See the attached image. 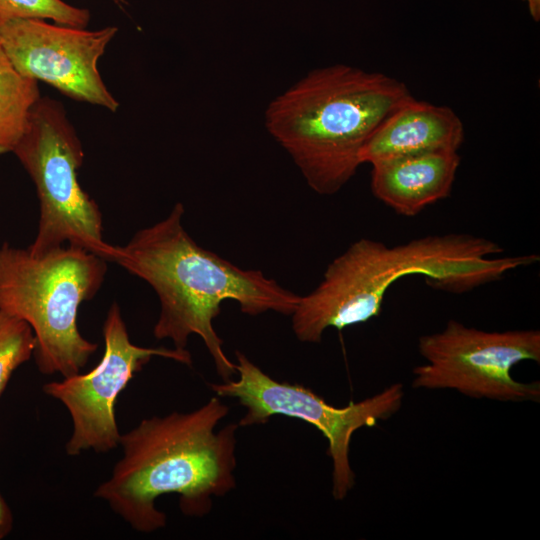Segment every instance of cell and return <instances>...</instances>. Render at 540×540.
<instances>
[{"label":"cell","mask_w":540,"mask_h":540,"mask_svg":"<svg viewBox=\"0 0 540 540\" xmlns=\"http://www.w3.org/2000/svg\"><path fill=\"white\" fill-rule=\"evenodd\" d=\"M229 407L212 397L186 413L143 419L121 434L122 457L111 476L95 490L132 529L151 533L166 526V514L156 508L158 497L174 493L187 516L202 517L236 486V431L230 423L216 431Z\"/></svg>","instance_id":"6da1fadb"},{"label":"cell","mask_w":540,"mask_h":540,"mask_svg":"<svg viewBox=\"0 0 540 540\" xmlns=\"http://www.w3.org/2000/svg\"><path fill=\"white\" fill-rule=\"evenodd\" d=\"M493 240L465 233L429 235L388 246L361 238L326 268L320 284L300 296L292 329L302 342L319 343L328 328L342 330L377 317L388 289L410 275L434 288L463 293L535 264L537 254L498 256Z\"/></svg>","instance_id":"7a4b0ae2"},{"label":"cell","mask_w":540,"mask_h":540,"mask_svg":"<svg viewBox=\"0 0 540 540\" xmlns=\"http://www.w3.org/2000/svg\"><path fill=\"white\" fill-rule=\"evenodd\" d=\"M182 203L161 221L138 230L119 246L115 263L146 281L160 301L153 328L156 339H169L186 349L189 336L198 335L223 381L236 373L224 353L213 320L224 300H234L248 315L274 311L291 315L300 296L267 278L260 270H244L198 245L185 230Z\"/></svg>","instance_id":"3957f363"},{"label":"cell","mask_w":540,"mask_h":540,"mask_svg":"<svg viewBox=\"0 0 540 540\" xmlns=\"http://www.w3.org/2000/svg\"><path fill=\"white\" fill-rule=\"evenodd\" d=\"M412 98L396 78L334 64L312 70L273 99L265 124L310 188L332 195L362 165V148L374 131Z\"/></svg>","instance_id":"277c9868"},{"label":"cell","mask_w":540,"mask_h":540,"mask_svg":"<svg viewBox=\"0 0 540 540\" xmlns=\"http://www.w3.org/2000/svg\"><path fill=\"white\" fill-rule=\"evenodd\" d=\"M108 261L63 245L42 253L7 242L0 246V311L26 322L33 357L46 375L80 373L97 350L78 327V311L100 290Z\"/></svg>","instance_id":"5b68a950"},{"label":"cell","mask_w":540,"mask_h":540,"mask_svg":"<svg viewBox=\"0 0 540 540\" xmlns=\"http://www.w3.org/2000/svg\"><path fill=\"white\" fill-rule=\"evenodd\" d=\"M12 153L30 176L39 200L38 229L27 248L42 253L68 244L115 263L120 248L104 240L102 212L79 183L84 150L63 104L41 97Z\"/></svg>","instance_id":"8992f818"},{"label":"cell","mask_w":540,"mask_h":540,"mask_svg":"<svg viewBox=\"0 0 540 540\" xmlns=\"http://www.w3.org/2000/svg\"><path fill=\"white\" fill-rule=\"evenodd\" d=\"M237 380L210 384L218 397L235 398L246 409L239 426L265 424L276 415L301 419L316 427L328 440L332 459V496L343 500L355 484L349 460L350 443L356 430L372 427L395 414L402 405L401 383L344 407H335L311 389L279 382L263 372L242 352L236 351Z\"/></svg>","instance_id":"52a82bcc"},{"label":"cell","mask_w":540,"mask_h":540,"mask_svg":"<svg viewBox=\"0 0 540 540\" xmlns=\"http://www.w3.org/2000/svg\"><path fill=\"white\" fill-rule=\"evenodd\" d=\"M418 350L427 361L413 369L412 387L451 389L481 399L539 402L540 383L511 375L523 361L540 363V331L488 332L449 320L437 333L422 335Z\"/></svg>","instance_id":"ba28073f"},{"label":"cell","mask_w":540,"mask_h":540,"mask_svg":"<svg viewBox=\"0 0 540 540\" xmlns=\"http://www.w3.org/2000/svg\"><path fill=\"white\" fill-rule=\"evenodd\" d=\"M104 352L89 372L63 377L43 385V392L61 402L72 420L66 454L93 450L104 453L119 447L115 406L120 393L152 357L192 364L188 350L142 347L131 342L119 305L109 307L102 327Z\"/></svg>","instance_id":"9c48e42d"},{"label":"cell","mask_w":540,"mask_h":540,"mask_svg":"<svg viewBox=\"0 0 540 540\" xmlns=\"http://www.w3.org/2000/svg\"><path fill=\"white\" fill-rule=\"evenodd\" d=\"M118 29L86 30L39 18L0 20V48L24 76L43 81L63 95L116 112L98 61Z\"/></svg>","instance_id":"30bf717a"},{"label":"cell","mask_w":540,"mask_h":540,"mask_svg":"<svg viewBox=\"0 0 540 540\" xmlns=\"http://www.w3.org/2000/svg\"><path fill=\"white\" fill-rule=\"evenodd\" d=\"M464 135L463 122L450 107L413 97L374 131L362 148L360 160L373 165L428 152L458 151Z\"/></svg>","instance_id":"8fae6325"},{"label":"cell","mask_w":540,"mask_h":540,"mask_svg":"<svg viewBox=\"0 0 540 540\" xmlns=\"http://www.w3.org/2000/svg\"><path fill=\"white\" fill-rule=\"evenodd\" d=\"M460 165L458 151H435L375 163L371 190L398 215L413 217L447 198Z\"/></svg>","instance_id":"7c38bea8"},{"label":"cell","mask_w":540,"mask_h":540,"mask_svg":"<svg viewBox=\"0 0 540 540\" xmlns=\"http://www.w3.org/2000/svg\"><path fill=\"white\" fill-rule=\"evenodd\" d=\"M40 98L38 81L19 73L0 48V154L13 152Z\"/></svg>","instance_id":"4fadbf2b"},{"label":"cell","mask_w":540,"mask_h":540,"mask_svg":"<svg viewBox=\"0 0 540 540\" xmlns=\"http://www.w3.org/2000/svg\"><path fill=\"white\" fill-rule=\"evenodd\" d=\"M35 350L31 327L14 316L0 311V396L12 374L29 361Z\"/></svg>","instance_id":"5bb4252c"},{"label":"cell","mask_w":540,"mask_h":540,"mask_svg":"<svg viewBox=\"0 0 540 540\" xmlns=\"http://www.w3.org/2000/svg\"><path fill=\"white\" fill-rule=\"evenodd\" d=\"M11 18L51 19L57 24L85 28L90 13L62 0H0V20Z\"/></svg>","instance_id":"9a60e30c"},{"label":"cell","mask_w":540,"mask_h":540,"mask_svg":"<svg viewBox=\"0 0 540 540\" xmlns=\"http://www.w3.org/2000/svg\"><path fill=\"white\" fill-rule=\"evenodd\" d=\"M14 517L11 508L0 493V540L6 538L12 531Z\"/></svg>","instance_id":"2e32d148"},{"label":"cell","mask_w":540,"mask_h":540,"mask_svg":"<svg viewBox=\"0 0 540 540\" xmlns=\"http://www.w3.org/2000/svg\"><path fill=\"white\" fill-rule=\"evenodd\" d=\"M527 6L529 13L535 22L540 21V0H522Z\"/></svg>","instance_id":"e0dca14e"}]
</instances>
